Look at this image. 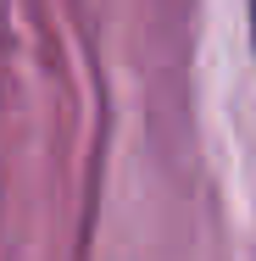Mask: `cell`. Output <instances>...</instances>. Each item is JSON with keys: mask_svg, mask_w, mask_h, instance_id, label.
Instances as JSON below:
<instances>
[{"mask_svg": "<svg viewBox=\"0 0 256 261\" xmlns=\"http://www.w3.org/2000/svg\"><path fill=\"white\" fill-rule=\"evenodd\" d=\"M251 45H256V0H251Z\"/></svg>", "mask_w": 256, "mask_h": 261, "instance_id": "6da1fadb", "label": "cell"}]
</instances>
